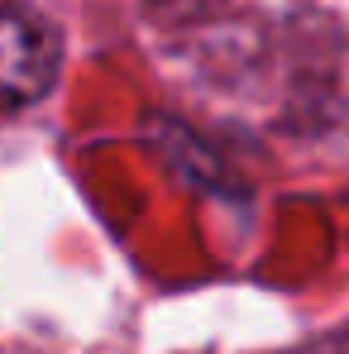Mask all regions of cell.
Returning a JSON list of instances; mask_svg holds the SVG:
<instances>
[{"label": "cell", "instance_id": "cell-1", "mask_svg": "<svg viewBox=\"0 0 349 354\" xmlns=\"http://www.w3.org/2000/svg\"><path fill=\"white\" fill-rule=\"evenodd\" d=\"M58 62V34L24 5H10L5 10V111H24L29 101H39L53 86Z\"/></svg>", "mask_w": 349, "mask_h": 354}]
</instances>
